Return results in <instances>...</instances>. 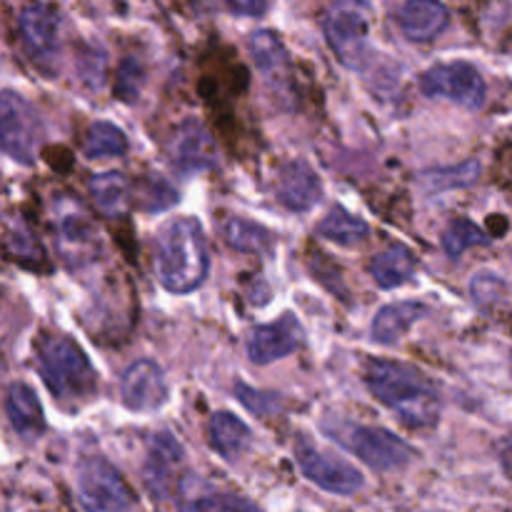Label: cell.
Instances as JSON below:
<instances>
[{
    "mask_svg": "<svg viewBox=\"0 0 512 512\" xmlns=\"http://www.w3.org/2000/svg\"><path fill=\"white\" fill-rule=\"evenodd\" d=\"M365 385L408 428L430 430L440 423L443 400L420 370L395 360L373 358L365 363Z\"/></svg>",
    "mask_w": 512,
    "mask_h": 512,
    "instance_id": "cell-1",
    "label": "cell"
},
{
    "mask_svg": "<svg viewBox=\"0 0 512 512\" xmlns=\"http://www.w3.org/2000/svg\"><path fill=\"white\" fill-rule=\"evenodd\" d=\"M210 270L203 225L195 218H175L155 240V275L168 293L188 295L205 283Z\"/></svg>",
    "mask_w": 512,
    "mask_h": 512,
    "instance_id": "cell-2",
    "label": "cell"
},
{
    "mask_svg": "<svg viewBox=\"0 0 512 512\" xmlns=\"http://www.w3.org/2000/svg\"><path fill=\"white\" fill-rule=\"evenodd\" d=\"M40 378L58 403L83 405L98 393V373L70 335L48 333L35 343Z\"/></svg>",
    "mask_w": 512,
    "mask_h": 512,
    "instance_id": "cell-3",
    "label": "cell"
},
{
    "mask_svg": "<svg viewBox=\"0 0 512 512\" xmlns=\"http://www.w3.org/2000/svg\"><path fill=\"white\" fill-rule=\"evenodd\" d=\"M325 433L335 443L343 445L348 453L358 455L368 468L378 470V473H393V470L408 468L415 458L413 448L385 428L358 425L350 423V420H328Z\"/></svg>",
    "mask_w": 512,
    "mask_h": 512,
    "instance_id": "cell-4",
    "label": "cell"
},
{
    "mask_svg": "<svg viewBox=\"0 0 512 512\" xmlns=\"http://www.w3.org/2000/svg\"><path fill=\"white\" fill-rule=\"evenodd\" d=\"M325 38L335 58L350 70L370 60V8L365 0H338L325 15Z\"/></svg>",
    "mask_w": 512,
    "mask_h": 512,
    "instance_id": "cell-5",
    "label": "cell"
},
{
    "mask_svg": "<svg viewBox=\"0 0 512 512\" xmlns=\"http://www.w3.org/2000/svg\"><path fill=\"white\" fill-rule=\"evenodd\" d=\"M75 488L85 512H128L133 490L103 455H83L75 468Z\"/></svg>",
    "mask_w": 512,
    "mask_h": 512,
    "instance_id": "cell-6",
    "label": "cell"
},
{
    "mask_svg": "<svg viewBox=\"0 0 512 512\" xmlns=\"http://www.w3.org/2000/svg\"><path fill=\"white\" fill-rule=\"evenodd\" d=\"M40 148V118L18 90H0V150L20 165H33Z\"/></svg>",
    "mask_w": 512,
    "mask_h": 512,
    "instance_id": "cell-7",
    "label": "cell"
},
{
    "mask_svg": "<svg viewBox=\"0 0 512 512\" xmlns=\"http://www.w3.org/2000/svg\"><path fill=\"white\" fill-rule=\"evenodd\" d=\"M420 88L428 98L450 100L468 110L483 108L488 95V85L480 70L465 60H450L428 68L420 78Z\"/></svg>",
    "mask_w": 512,
    "mask_h": 512,
    "instance_id": "cell-8",
    "label": "cell"
},
{
    "mask_svg": "<svg viewBox=\"0 0 512 512\" xmlns=\"http://www.w3.org/2000/svg\"><path fill=\"white\" fill-rule=\"evenodd\" d=\"M55 225V243H58L60 255L70 268H83V265L93 263L95 255L100 253V240L93 228V220L78 205L75 200L60 198L55 203L53 213Z\"/></svg>",
    "mask_w": 512,
    "mask_h": 512,
    "instance_id": "cell-9",
    "label": "cell"
},
{
    "mask_svg": "<svg viewBox=\"0 0 512 512\" xmlns=\"http://www.w3.org/2000/svg\"><path fill=\"white\" fill-rule=\"evenodd\" d=\"M58 33V15L53 8L43 3L25 5L20 13V40H23V50L30 63L45 75H53L58 70Z\"/></svg>",
    "mask_w": 512,
    "mask_h": 512,
    "instance_id": "cell-10",
    "label": "cell"
},
{
    "mask_svg": "<svg viewBox=\"0 0 512 512\" xmlns=\"http://www.w3.org/2000/svg\"><path fill=\"white\" fill-rule=\"evenodd\" d=\"M295 463H298L300 473L325 493L353 495L363 488V475L358 468L345 463L343 458H335V455L313 448L308 440H300L295 445Z\"/></svg>",
    "mask_w": 512,
    "mask_h": 512,
    "instance_id": "cell-11",
    "label": "cell"
},
{
    "mask_svg": "<svg viewBox=\"0 0 512 512\" xmlns=\"http://www.w3.org/2000/svg\"><path fill=\"white\" fill-rule=\"evenodd\" d=\"M168 158L175 170L190 175L218 165V145L200 120H183L168 140Z\"/></svg>",
    "mask_w": 512,
    "mask_h": 512,
    "instance_id": "cell-12",
    "label": "cell"
},
{
    "mask_svg": "<svg viewBox=\"0 0 512 512\" xmlns=\"http://www.w3.org/2000/svg\"><path fill=\"white\" fill-rule=\"evenodd\" d=\"M120 400L133 413H155L168 400L163 368L153 360H135L120 378Z\"/></svg>",
    "mask_w": 512,
    "mask_h": 512,
    "instance_id": "cell-13",
    "label": "cell"
},
{
    "mask_svg": "<svg viewBox=\"0 0 512 512\" xmlns=\"http://www.w3.org/2000/svg\"><path fill=\"white\" fill-rule=\"evenodd\" d=\"M303 345V325L293 313H285L275 323L260 325L248 338V358L255 365H270L288 358Z\"/></svg>",
    "mask_w": 512,
    "mask_h": 512,
    "instance_id": "cell-14",
    "label": "cell"
},
{
    "mask_svg": "<svg viewBox=\"0 0 512 512\" xmlns=\"http://www.w3.org/2000/svg\"><path fill=\"white\" fill-rule=\"evenodd\" d=\"M275 193H278L283 208L293 210V213H308L318 205L323 185H320L318 173L305 160H288L278 170Z\"/></svg>",
    "mask_w": 512,
    "mask_h": 512,
    "instance_id": "cell-15",
    "label": "cell"
},
{
    "mask_svg": "<svg viewBox=\"0 0 512 512\" xmlns=\"http://www.w3.org/2000/svg\"><path fill=\"white\" fill-rule=\"evenodd\" d=\"M250 55L258 65L260 75L275 93L285 95L293 80V68H290V55L285 50L283 40L273 30H255L248 40Z\"/></svg>",
    "mask_w": 512,
    "mask_h": 512,
    "instance_id": "cell-16",
    "label": "cell"
},
{
    "mask_svg": "<svg viewBox=\"0 0 512 512\" xmlns=\"http://www.w3.org/2000/svg\"><path fill=\"white\" fill-rule=\"evenodd\" d=\"M450 13L440 0H405L398 13L400 30L413 43H430L448 28Z\"/></svg>",
    "mask_w": 512,
    "mask_h": 512,
    "instance_id": "cell-17",
    "label": "cell"
},
{
    "mask_svg": "<svg viewBox=\"0 0 512 512\" xmlns=\"http://www.w3.org/2000/svg\"><path fill=\"white\" fill-rule=\"evenodd\" d=\"M5 413L8 423L23 440H38L45 433V415L38 395L30 385L13 383L5 393Z\"/></svg>",
    "mask_w": 512,
    "mask_h": 512,
    "instance_id": "cell-18",
    "label": "cell"
},
{
    "mask_svg": "<svg viewBox=\"0 0 512 512\" xmlns=\"http://www.w3.org/2000/svg\"><path fill=\"white\" fill-rule=\"evenodd\" d=\"M183 460V448L170 433H155L150 440L148 463H145V483L155 498H165L170 490L175 470Z\"/></svg>",
    "mask_w": 512,
    "mask_h": 512,
    "instance_id": "cell-19",
    "label": "cell"
},
{
    "mask_svg": "<svg viewBox=\"0 0 512 512\" xmlns=\"http://www.w3.org/2000/svg\"><path fill=\"white\" fill-rule=\"evenodd\" d=\"M425 315H428V308L418 300H400V303L385 305L375 313L370 338L378 345H395Z\"/></svg>",
    "mask_w": 512,
    "mask_h": 512,
    "instance_id": "cell-20",
    "label": "cell"
},
{
    "mask_svg": "<svg viewBox=\"0 0 512 512\" xmlns=\"http://www.w3.org/2000/svg\"><path fill=\"white\" fill-rule=\"evenodd\" d=\"M88 193L100 215H105V218H120L130 208L133 185L118 170H108V173H98L90 180Z\"/></svg>",
    "mask_w": 512,
    "mask_h": 512,
    "instance_id": "cell-21",
    "label": "cell"
},
{
    "mask_svg": "<svg viewBox=\"0 0 512 512\" xmlns=\"http://www.w3.org/2000/svg\"><path fill=\"white\" fill-rule=\"evenodd\" d=\"M415 268H418V260H415L413 250L400 243H393L375 255L373 263H370V275H373V280L380 288L390 290L410 283Z\"/></svg>",
    "mask_w": 512,
    "mask_h": 512,
    "instance_id": "cell-22",
    "label": "cell"
},
{
    "mask_svg": "<svg viewBox=\"0 0 512 512\" xmlns=\"http://www.w3.org/2000/svg\"><path fill=\"white\" fill-rule=\"evenodd\" d=\"M208 435H210V445L218 450V455H223L228 463H235L238 458H243L245 450L250 448V428L233 413H215L210 418L208 425Z\"/></svg>",
    "mask_w": 512,
    "mask_h": 512,
    "instance_id": "cell-23",
    "label": "cell"
},
{
    "mask_svg": "<svg viewBox=\"0 0 512 512\" xmlns=\"http://www.w3.org/2000/svg\"><path fill=\"white\" fill-rule=\"evenodd\" d=\"M220 235L225 243L238 253H255V255H273L275 235L265 225L253 223L248 218H225L220 223Z\"/></svg>",
    "mask_w": 512,
    "mask_h": 512,
    "instance_id": "cell-24",
    "label": "cell"
},
{
    "mask_svg": "<svg viewBox=\"0 0 512 512\" xmlns=\"http://www.w3.org/2000/svg\"><path fill=\"white\" fill-rule=\"evenodd\" d=\"M368 233H370L368 223L360 220L358 215L348 213L345 208H333L318 223V235H323V238L330 240V243L345 245V248L368 240Z\"/></svg>",
    "mask_w": 512,
    "mask_h": 512,
    "instance_id": "cell-25",
    "label": "cell"
},
{
    "mask_svg": "<svg viewBox=\"0 0 512 512\" xmlns=\"http://www.w3.org/2000/svg\"><path fill=\"white\" fill-rule=\"evenodd\" d=\"M83 153L90 160L120 158V155L128 153V138H125V133L118 125L98 120V123L90 125L88 135H85Z\"/></svg>",
    "mask_w": 512,
    "mask_h": 512,
    "instance_id": "cell-26",
    "label": "cell"
},
{
    "mask_svg": "<svg viewBox=\"0 0 512 512\" xmlns=\"http://www.w3.org/2000/svg\"><path fill=\"white\" fill-rule=\"evenodd\" d=\"M480 178V163L478 160H465L460 165H450V168H435L420 175V183L428 193H445V190L455 188H470L478 183Z\"/></svg>",
    "mask_w": 512,
    "mask_h": 512,
    "instance_id": "cell-27",
    "label": "cell"
},
{
    "mask_svg": "<svg viewBox=\"0 0 512 512\" xmlns=\"http://www.w3.org/2000/svg\"><path fill=\"white\" fill-rule=\"evenodd\" d=\"M185 512H263L253 500L233 493H190L185 500Z\"/></svg>",
    "mask_w": 512,
    "mask_h": 512,
    "instance_id": "cell-28",
    "label": "cell"
},
{
    "mask_svg": "<svg viewBox=\"0 0 512 512\" xmlns=\"http://www.w3.org/2000/svg\"><path fill=\"white\" fill-rule=\"evenodd\" d=\"M490 243L488 235L468 218H458L448 225V230L443 233V250L448 253V258L458 260L465 250L475 248V245Z\"/></svg>",
    "mask_w": 512,
    "mask_h": 512,
    "instance_id": "cell-29",
    "label": "cell"
},
{
    "mask_svg": "<svg viewBox=\"0 0 512 512\" xmlns=\"http://www.w3.org/2000/svg\"><path fill=\"white\" fill-rule=\"evenodd\" d=\"M138 200L140 208L148 210V213H163V210L173 208L178 203V193H175V188L168 180L148 178L138 188Z\"/></svg>",
    "mask_w": 512,
    "mask_h": 512,
    "instance_id": "cell-30",
    "label": "cell"
},
{
    "mask_svg": "<svg viewBox=\"0 0 512 512\" xmlns=\"http://www.w3.org/2000/svg\"><path fill=\"white\" fill-rule=\"evenodd\" d=\"M470 295H473V303L478 308L490 310L503 303L505 295H508V283L495 273H478L470 280Z\"/></svg>",
    "mask_w": 512,
    "mask_h": 512,
    "instance_id": "cell-31",
    "label": "cell"
},
{
    "mask_svg": "<svg viewBox=\"0 0 512 512\" xmlns=\"http://www.w3.org/2000/svg\"><path fill=\"white\" fill-rule=\"evenodd\" d=\"M145 83V70L138 58H125L118 65V80H115V93L125 103H135L140 95V88Z\"/></svg>",
    "mask_w": 512,
    "mask_h": 512,
    "instance_id": "cell-32",
    "label": "cell"
},
{
    "mask_svg": "<svg viewBox=\"0 0 512 512\" xmlns=\"http://www.w3.org/2000/svg\"><path fill=\"white\" fill-rule=\"evenodd\" d=\"M235 393H238L240 403H243L245 408L255 410V413H260V415H268L278 408V400H275V395L258 393V390L248 388V385H243V383L235 385Z\"/></svg>",
    "mask_w": 512,
    "mask_h": 512,
    "instance_id": "cell-33",
    "label": "cell"
},
{
    "mask_svg": "<svg viewBox=\"0 0 512 512\" xmlns=\"http://www.w3.org/2000/svg\"><path fill=\"white\" fill-rule=\"evenodd\" d=\"M10 258L20 260L23 265H33V258H40V248H35L30 233L10 235Z\"/></svg>",
    "mask_w": 512,
    "mask_h": 512,
    "instance_id": "cell-34",
    "label": "cell"
},
{
    "mask_svg": "<svg viewBox=\"0 0 512 512\" xmlns=\"http://www.w3.org/2000/svg\"><path fill=\"white\" fill-rule=\"evenodd\" d=\"M83 60L88 65H80V78L85 80L88 85H103V63L105 55L103 53H88L83 55Z\"/></svg>",
    "mask_w": 512,
    "mask_h": 512,
    "instance_id": "cell-35",
    "label": "cell"
},
{
    "mask_svg": "<svg viewBox=\"0 0 512 512\" xmlns=\"http://www.w3.org/2000/svg\"><path fill=\"white\" fill-rule=\"evenodd\" d=\"M228 3L235 13L243 15H260L265 10V0H228Z\"/></svg>",
    "mask_w": 512,
    "mask_h": 512,
    "instance_id": "cell-36",
    "label": "cell"
},
{
    "mask_svg": "<svg viewBox=\"0 0 512 512\" xmlns=\"http://www.w3.org/2000/svg\"><path fill=\"white\" fill-rule=\"evenodd\" d=\"M500 465H503L505 475L512 480V433L500 443Z\"/></svg>",
    "mask_w": 512,
    "mask_h": 512,
    "instance_id": "cell-37",
    "label": "cell"
},
{
    "mask_svg": "<svg viewBox=\"0 0 512 512\" xmlns=\"http://www.w3.org/2000/svg\"><path fill=\"white\" fill-rule=\"evenodd\" d=\"M510 370H512V358H510Z\"/></svg>",
    "mask_w": 512,
    "mask_h": 512,
    "instance_id": "cell-38",
    "label": "cell"
}]
</instances>
